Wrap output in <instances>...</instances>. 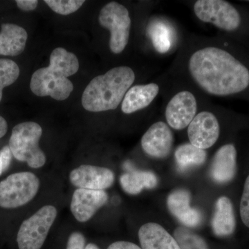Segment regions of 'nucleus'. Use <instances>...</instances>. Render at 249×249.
<instances>
[{
    "mask_svg": "<svg viewBox=\"0 0 249 249\" xmlns=\"http://www.w3.org/2000/svg\"><path fill=\"white\" fill-rule=\"evenodd\" d=\"M184 63L190 79L210 96H233L249 87V70L245 64L212 42L192 48Z\"/></svg>",
    "mask_w": 249,
    "mask_h": 249,
    "instance_id": "1",
    "label": "nucleus"
},
{
    "mask_svg": "<svg viewBox=\"0 0 249 249\" xmlns=\"http://www.w3.org/2000/svg\"><path fill=\"white\" fill-rule=\"evenodd\" d=\"M160 92V86L155 83L131 87L121 103V110L130 114L145 109L152 104Z\"/></svg>",
    "mask_w": 249,
    "mask_h": 249,
    "instance_id": "16",
    "label": "nucleus"
},
{
    "mask_svg": "<svg viewBox=\"0 0 249 249\" xmlns=\"http://www.w3.org/2000/svg\"><path fill=\"white\" fill-rule=\"evenodd\" d=\"M157 182V176L150 171L132 170L124 173L120 178L123 190L129 195H138L144 188L152 189L155 188Z\"/></svg>",
    "mask_w": 249,
    "mask_h": 249,
    "instance_id": "20",
    "label": "nucleus"
},
{
    "mask_svg": "<svg viewBox=\"0 0 249 249\" xmlns=\"http://www.w3.org/2000/svg\"><path fill=\"white\" fill-rule=\"evenodd\" d=\"M174 137L168 124L158 121L152 124L142 137V150L150 157L163 159L168 157L173 147Z\"/></svg>",
    "mask_w": 249,
    "mask_h": 249,
    "instance_id": "12",
    "label": "nucleus"
},
{
    "mask_svg": "<svg viewBox=\"0 0 249 249\" xmlns=\"http://www.w3.org/2000/svg\"><path fill=\"white\" fill-rule=\"evenodd\" d=\"M20 70L16 62L9 59H0V102L3 89L14 84L19 76Z\"/></svg>",
    "mask_w": 249,
    "mask_h": 249,
    "instance_id": "23",
    "label": "nucleus"
},
{
    "mask_svg": "<svg viewBox=\"0 0 249 249\" xmlns=\"http://www.w3.org/2000/svg\"><path fill=\"white\" fill-rule=\"evenodd\" d=\"M193 11L201 22L227 32L237 31L242 24L238 10L224 0H197L193 4Z\"/></svg>",
    "mask_w": 249,
    "mask_h": 249,
    "instance_id": "8",
    "label": "nucleus"
},
{
    "mask_svg": "<svg viewBox=\"0 0 249 249\" xmlns=\"http://www.w3.org/2000/svg\"><path fill=\"white\" fill-rule=\"evenodd\" d=\"M28 38L27 31L17 24H2L0 32V55L17 56L24 52Z\"/></svg>",
    "mask_w": 249,
    "mask_h": 249,
    "instance_id": "19",
    "label": "nucleus"
},
{
    "mask_svg": "<svg viewBox=\"0 0 249 249\" xmlns=\"http://www.w3.org/2000/svg\"><path fill=\"white\" fill-rule=\"evenodd\" d=\"M48 5L56 14L67 16L76 12L83 6L85 1L83 0H45Z\"/></svg>",
    "mask_w": 249,
    "mask_h": 249,
    "instance_id": "24",
    "label": "nucleus"
},
{
    "mask_svg": "<svg viewBox=\"0 0 249 249\" xmlns=\"http://www.w3.org/2000/svg\"><path fill=\"white\" fill-rule=\"evenodd\" d=\"M12 152L9 145L3 147L0 150V176L6 171L11 165L12 160Z\"/></svg>",
    "mask_w": 249,
    "mask_h": 249,
    "instance_id": "28",
    "label": "nucleus"
},
{
    "mask_svg": "<svg viewBox=\"0 0 249 249\" xmlns=\"http://www.w3.org/2000/svg\"><path fill=\"white\" fill-rule=\"evenodd\" d=\"M40 180L31 172L9 175L0 182V207L16 209L27 204L38 193Z\"/></svg>",
    "mask_w": 249,
    "mask_h": 249,
    "instance_id": "5",
    "label": "nucleus"
},
{
    "mask_svg": "<svg viewBox=\"0 0 249 249\" xmlns=\"http://www.w3.org/2000/svg\"><path fill=\"white\" fill-rule=\"evenodd\" d=\"M114 174L109 168L91 165H81L72 170L70 181L78 188L104 191L114 183Z\"/></svg>",
    "mask_w": 249,
    "mask_h": 249,
    "instance_id": "11",
    "label": "nucleus"
},
{
    "mask_svg": "<svg viewBox=\"0 0 249 249\" xmlns=\"http://www.w3.org/2000/svg\"><path fill=\"white\" fill-rule=\"evenodd\" d=\"M8 130V124L5 119L2 116H0V139L6 134Z\"/></svg>",
    "mask_w": 249,
    "mask_h": 249,
    "instance_id": "31",
    "label": "nucleus"
},
{
    "mask_svg": "<svg viewBox=\"0 0 249 249\" xmlns=\"http://www.w3.org/2000/svg\"><path fill=\"white\" fill-rule=\"evenodd\" d=\"M85 249H100V248L95 244L89 243L88 245H86Z\"/></svg>",
    "mask_w": 249,
    "mask_h": 249,
    "instance_id": "32",
    "label": "nucleus"
},
{
    "mask_svg": "<svg viewBox=\"0 0 249 249\" xmlns=\"http://www.w3.org/2000/svg\"><path fill=\"white\" fill-rule=\"evenodd\" d=\"M211 226L217 237H229L235 232L236 219L233 206L227 196H221L216 201Z\"/></svg>",
    "mask_w": 249,
    "mask_h": 249,
    "instance_id": "18",
    "label": "nucleus"
},
{
    "mask_svg": "<svg viewBox=\"0 0 249 249\" xmlns=\"http://www.w3.org/2000/svg\"><path fill=\"white\" fill-rule=\"evenodd\" d=\"M86 239L80 232H72L68 239L66 249H85Z\"/></svg>",
    "mask_w": 249,
    "mask_h": 249,
    "instance_id": "27",
    "label": "nucleus"
},
{
    "mask_svg": "<svg viewBox=\"0 0 249 249\" xmlns=\"http://www.w3.org/2000/svg\"><path fill=\"white\" fill-rule=\"evenodd\" d=\"M108 198L105 191L77 188L72 196L70 209L78 222H86L107 204Z\"/></svg>",
    "mask_w": 249,
    "mask_h": 249,
    "instance_id": "13",
    "label": "nucleus"
},
{
    "mask_svg": "<svg viewBox=\"0 0 249 249\" xmlns=\"http://www.w3.org/2000/svg\"><path fill=\"white\" fill-rule=\"evenodd\" d=\"M180 249H209L204 239L185 227H178L174 232Z\"/></svg>",
    "mask_w": 249,
    "mask_h": 249,
    "instance_id": "22",
    "label": "nucleus"
},
{
    "mask_svg": "<svg viewBox=\"0 0 249 249\" xmlns=\"http://www.w3.org/2000/svg\"><path fill=\"white\" fill-rule=\"evenodd\" d=\"M135 78L134 70L127 66L114 67L96 76L83 93V107L92 112L117 109Z\"/></svg>",
    "mask_w": 249,
    "mask_h": 249,
    "instance_id": "3",
    "label": "nucleus"
},
{
    "mask_svg": "<svg viewBox=\"0 0 249 249\" xmlns=\"http://www.w3.org/2000/svg\"><path fill=\"white\" fill-rule=\"evenodd\" d=\"M79 69V62L75 54L58 47L50 55L47 67L34 72L31 77V91L37 96H50L57 101H64L73 91V84L69 76L74 75Z\"/></svg>",
    "mask_w": 249,
    "mask_h": 249,
    "instance_id": "2",
    "label": "nucleus"
},
{
    "mask_svg": "<svg viewBox=\"0 0 249 249\" xmlns=\"http://www.w3.org/2000/svg\"><path fill=\"white\" fill-rule=\"evenodd\" d=\"M175 157L178 168L186 170L202 165L206 161L207 154L206 150L198 148L191 143H184L178 147Z\"/></svg>",
    "mask_w": 249,
    "mask_h": 249,
    "instance_id": "21",
    "label": "nucleus"
},
{
    "mask_svg": "<svg viewBox=\"0 0 249 249\" xmlns=\"http://www.w3.org/2000/svg\"><path fill=\"white\" fill-rule=\"evenodd\" d=\"M98 22L110 33L109 49L112 53H122L128 44L132 19L128 9L116 1L105 5L100 11Z\"/></svg>",
    "mask_w": 249,
    "mask_h": 249,
    "instance_id": "6",
    "label": "nucleus"
},
{
    "mask_svg": "<svg viewBox=\"0 0 249 249\" xmlns=\"http://www.w3.org/2000/svg\"><path fill=\"white\" fill-rule=\"evenodd\" d=\"M107 249H142L132 242L118 241L109 246Z\"/></svg>",
    "mask_w": 249,
    "mask_h": 249,
    "instance_id": "30",
    "label": "nucleus"
},
{
    "mask_svg": "<svg viewBox=\"0 0 249 249\" xmlns=\"http://www.w3.org/2000/svg\"><path fill=\"white\" fill-rule=\"evenodd\" d=\"M237 150L233 144L223 145L216 152L213 160L211 175L219 183L230 182L237 173Z\"/></svg>",
    "mask_w": 249,
    "mask_h": 249,
    "instance_id": "15",
    "label": "nucleus"
},
{
    "mask_svg": "<svg viewBox=\"0 0 249 249\" xmlns=\"http://www.w3.org/2000/svg\"><path fill=\"white\" fill-rule=\"evenodd\" d=\"M190 143L201 150L213 146L220 135V124L212 111L203 110L196 114L188 127Z\"/></svg>",
    "mask_w": 249,
    "mask_h": 249,
    "instance_id": "10",
    "label": "nucleus"
},
{
    "mask_svg": "<svg viewBox=\"0 0 249 249\" xmlns=\"http://www.w3.org/2000/svg\"><path fill=\"white\" fill-rule=\"evenodd\" d=\"M152 43L158 52L165 53L170 48V32L163 24H157L152 28Z\"/></svg>",
    "mask_w": 249,
    "mask_h": 249,
    "instance_id": "25",
    "label": "nucleus"
},
{
    "mask_svg": "<svg viewBox=\"0 0 249 249\" xmlns=\"http://www.w3.org/2000/svg\"><path fill=\"white\" fill-rule=\"evenodd\" d=\"M16 2L18 7L24 11H34L38 5L37 0H17Z\"/></svg>",
    "mask_w": 249,
    "mask_h": 249,
    "instance_id": "29",
    "label": "nucleus"
},
{
    "mask_svg": "<svg viewBox=\"0 0 249 249\" xmlns=\"http://www.w3.org/2000/svg\"><path fill=\"white\" fill-rule=\"evenodd\" d=\"M58 211L51 205L43 206L24 220L18 231L17 242L19 249H40L45 243Z\"/></svg>",
    "mask_w": 249,
    "mask_h": 249,
    "instance_id": "7",
    "label": "nucleus"
},
{
    "mask_svg": "<svg viewBox=\"0 0 249 249\" xmlns=\"http://www.w3.org/2000/svg\"><path fill=\"white\" fill-rule=\"evenodd\" d=\"M199 103L194 93L189 90H181L172 96L165 109L167 124L175 130L188 127L196 117Z\"/></svg>",
    "mask_w": 249,
    "mask_h": 249,
    "instance_id": "9",
    "label": "nucleus"
},
{
    "mask_svg": "<svg viewBox=\"0 0 249 249\" xmlns=\"http://www.w3.org/2000/svg\"><path fill=\"white\" fill-rule=\"evenodd\" d=\"M139 238L142 249H180L175 237L156 223L143 224L139 229Z\"/></svg>",
    "mask_w": 249,
    "mask_h": 249,
    "instance_id": "17",
    "label": "nucleus"
},
{
    "mask_svg": "<svg viewBox=\"0 0 249 249\" xmlns=\"http://www.w3.org/2000/svg\"><path fill=\"white\" fill-rule=\"evenodd\" d=\"M240 217L242 222L249 229V175L246 179L240 206Z\"/></svg>",
    "mask_w": 249,
    "mask_h": 249,
    "instance_id": "26",
    "label": "nucleus"
},
{
    "mask_svg": "<svg viewBox=\"0 0 249 249\" xmlns=\"http://www.w3.org/2000/svg\"><path fill=\"white\" fill-rule=\"evenodd\" d=\"M191 194L184 189H178L170 193L167 199L168 209L173 216L187 227L200 225L202 214L200 211L191 206Z\"/></svg>",
    "mask_w": 249,
    "mask_h": 249,
    "instance_id": "14",
    "label": "nucleus"
},
{
    "mask_svg": "<svg viewBox=\"0 0 249 249\" xmlns=\"http://www.w3.org/2000/svg\"><path fill=\"white\" fill-rule=\"evenodd\" d=\"M42 134V127L35 122H24L15 126L9 145L15 159L25 162L31 168L44 166L47 157L39 146Z\"/></svg>",
    "mask_w": 249,
    "mask_h": 249,
    "instance_id": "4",
    "label": "nucleus"
}]
</instances>
